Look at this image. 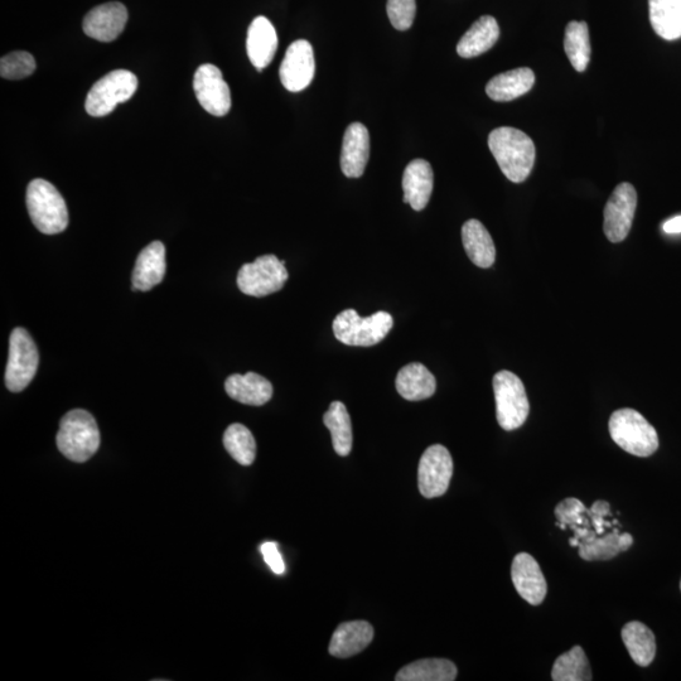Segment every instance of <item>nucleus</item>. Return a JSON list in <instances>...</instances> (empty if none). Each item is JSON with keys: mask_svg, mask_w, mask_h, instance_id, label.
I'll return each instance as SVG.
<instances>
[{"mask_svg": "<svg viewBox=\"0 0 681 681\" xmlns=\"http://www.w3.org/2000/svg\"><path fill=\"white\" fill-rule=\"evenodd\" d=\"M680 589H681V582H680Z\"/></svg>", "mask_w": 681, "mask_h": 681, "instance_id": "nucleus-40", "label": "nucleus"}, {"mask_svg": "<svg viewBox=\"0 0 681 681\" xmlns=\"http://www.w3.org/2000/svg\"><path fill=\"white\" fill-rule=\"evenodd\" d=\"M277 50L278 35L272 22L265 17L255 18L250 24L246 40V51L251 64L258 71H263L273 61Z\"/></svg>", "mask_w": 681, "mask_h": 681, "instance_id": "nucleus-19", "label": "nucleus"}, {"mask_svg": "<svg viewBox=\"0 0 681 681\" xmlns=\"http://www.w3.org/2000/svg\"><path fill=\"white\" fill-rule=\"evenodd\" d=\"M36 70V60L31 53L17 51L9 53L0 60V75L7 80H22Z\"/></svg>", "mask_w": 681, "mask_h": 681, "instance_id": "nucleus-35", "label": "nucleus"}, {"mask_svg": "<svg viewBox=\"0 0 681 681\" xmlns=\"http://www.w3.org/2000/svg\"><path fill=\"white\" fill-rule=\"evenodd\" d=\"M589 518L592 520L593 529L598 535L605 534L606 529L615 528L618 521H607V516L611 515V506L607 501L594 502L591 509L588 510Z\"/></svg>", "mask_w": 681, "mask_h": 681, "instance_id": "nucleus-37", "label": "nucleus"}, {"mask_svg": "<svg viewBox=\"0 0 681 681\" xmlns=\"http://www.w3.org/2000/svg\"><path fill=\"white\" fill-rule=\"evenodd\" d=\"M489 148L507 180H528L536 156L535 144L528 134L511 127L497 128L489 135Z\"/></svg>", "mask_w": 681, "mask_h": 681, "instance_id": "nucleus-1", "label": "nucleus"}, {"mask_svg": "<svg viewBox=\"0 0 681 681\" xmlns=\"http://www.w3.org/2000/svg\"><path fill=\"white\" fill-rule=\"evenodd\" d=\"M499 37L500 27L496 19L491 16L481 17L458 42L457 53L463 59H473L490 51L499 41Z\"/></svg>", "mask_w": 681, "mask_h": 681, "instance_id": "nucleus-24", "label": "nucleus"}, {"mask_svg": "<svg viewBox=\"0 0 681 681\" xmlns=\"http://www.w3.org/2000/svg\"><path fill=\"white\" fill-rule=\"evenodd\" d=\"M554 681H589L592 680L591 665L586 652L581 646H574L572 650L560 655L552 670Z\"/></svg>", "mask_w": 681, "mask_h": 681, "instance_id": "nucleus-32", "label": "nucleus"}, {"mask_svg": "<svg viewBox=\"0 0 681 681\" xmlns=\"http://www.w3.org/2000/svg\"><path fill=\"white\" fill-rule=\"evenodd\" d=\"M370 158L369 130L361 123H352L346 129L342 142L341 169L349 178L364 175Z\"/></svg>", "mask_w": 681, "mask_h": 681, "instance_id": "nucleus-16", "label": "nucleus"}, {"mask_svg": "<svg viewBox=\"0 0 681 681\" xmlns=\"http://www.w3.org/2000/svg\"><path fill=\"white\" fill-rule=\"evenodd\" d=\"M434 175L431 164L424 159H414L405 168L403 176L404 202L415 211H422L431 200Z\"/></svg>", "mask_w": 681, "mask_h": 681, "instance_id": "nucleus-18", "label": "nucleus"}, {"mask_svg": "<svg viewBox=\"0 0 681 681\" xmlns=\"http://www.w3.org/2000/svg\"><path fill=\"white\" fill-rule=\"evenodd\" d=\"M588 510L583 502L574 497H569L555 507V516H557V526L560 529L571 528H591L593 529L592 520L589 518Z\"/></svg>", "mask_w": 681, "mask_h": 681, "instance_id": "nucleus-34", "label": "nucleus"}, {"mask_svg": "<svg viewBox=\"0 0 681 681\" xmlns=\"http://www.w3.org/2000/svg\"><path fill=\"white\" fill-rule=\"evenodd\" d=\"M226 451L241 466L253 465L257 456V442L253 433L243 424H231L224 434Z\"/></svg>", "mask_w": 681, "mask_h": 681, "instance_id": "nucleus-33", "label": "nucleus"}, {"mask_svg": "<svg viewBox=\"0 0 681 681\" xmlns=\"http://www.w3.org/2000/svg\"><path fill=\"white\" fill-rule=\"evenodd\" d=\"M27 207L33 225L42 234H60L69 226V211L64 197L46 180L37 178L28 185Z\"/></svg>", "mask_w": 681, "mask_h": 681, "instance_id": "nucleus-3", "label": "nucleus"}, {"mask_svg": "<svg viewBox=\"0 0 681 681\" xmlns=\"http://www.w3.org/2000/svg\"><path fill=\"white\" fill-rule=\"evenodd\" d=\"M462 243L468 258L477 267L487 269L494 265L496 259L494 240L480 221L472 219L463 225Z\"/></svg>", "mask_w": 681, "mask_h": 681, "instance_id": "nucleus-25", "label": "nucleus"}, {"mask_svg": "<svg viewBox=\"0 0 681 681\" xmlns=\"http://www.w3.org/2000/svg\"><path fill=\"white\" fill-rule=\"evenodd\" d=\"M225 390L231 399L253 407H262L273 396L270 381L255 373L231 375L225 381Z\"/></svg>", "mask_w": 681, "mask_h": 681, "instance_id": "nucleus-21", "label": "nucleus"}, {"mask_svg": "<svg viewBox=\"0 0 681 681\" xmlns=\"http://www.w3.org/2000/svg\"><path fill=\"white\" fill-rule=\"evenodd\" d=\"M436 389V378L419 362L404 366L396 376V390L409 402L429 399L436 393Z\"/></svg>", "mask_w": 681, "mask_h": 681, "instance_id": "nucleus-23", "label": "nucleus"}, {"mask_svg": "<svg viewBox=\"0 0 681 681\" xmlns=\"http://www.w3.org/2000/svg\"><path fill=\"white\" fill-rule=\"evenodd\" d=\"M260 552H262L265 563L269 565V568L272 569L273 573L280 576V574L286 572V564H284L282 555L279 553L277 543H264L262 547H260Z\"/></svg>", "mask_w": 681, "mask_h": 681, "instance_id": "nucleus-38", "label": "nucleus"}, {"mask_svg": "<svg viewBox=\"0 0 681 681\" xmlns=\"http://www.w3.org/2000/svg\"><path fill=\"white\" fill-rule=\"evenodd\" d=\"M323 423L331 432L333 448L338 456H349L352 449V425L345 404L333 402L323 415Z\"/></svg>", "mask_w": 681, "mask_h": 681, "instance_id": "nucleus-30", "label": "nucleus"}, {"mask_svg": "<svg viewBox=\"0 0 681 681\" xmlns=\"http://www.w3.org/2000/svg\"><path fill=\"white\" fill-rule=\"evenodd\" d=\"M511 579L516 591L533 606L542 605L547 597L548 586L540 565L528 553H519L511 565Z\"/></svg>", "mask_w": 681, "mask_h": 681, "instance_id": "nucleus-15", "label": "nucleus"}, {"mask_svg": "<svg viewBox=\"0 0 681 681\" xmlns=\"http://www.w3.org/2000/svg\"><path fill=\"white\" fill-rule=\"evenodd\" d=\"M374 639V629L369 622L351 621L341 623L332 636L328 651L335 658L347 659L360 654Z\"/></svg>", "mask_w": 681, "mask_h": 681, "instance_id": "nucleus-20", "label": "nucleus"}, {"mask_svg": "<svg viewBox=\"0 0 681 681\" xmlns=\"http://www.w3.org/2000/svg\"><path fill=\"white\" fill-rule=\"evenodd\" d=\"M198 103L214 117H225L231 109V93L219 67L205 64L198 67L193 77Z\"/></svg>", "mask_w": 681, "mask_h": 681, "instance_id": "nucleus-12", "label": "nucleus"}, {"mask_svg": "<svg viewBox=\"0 0 681 681\" xmlns=\"http://www.w3.org/2000/svg\"><path fill=\"white\" fill-rule=\"evenodd\" d=\"M453 476L451 453L441 444H434L423 453L419 461L418 486L425 499L446 494Z\"/></svg>", "mask_w": 681, "mask_h": 681, "instance_id": "nucleus-10", "label": "nucleus"}, {"mask_svg": "<svg viewBox=\"0 0 681 681\" xmlns=\"http://www.w3.org/2000/svg\"><path fill=\"white\" fill-rule=\"evenodd\" d=\"M632 544L634 538L631 534H620V530L615 528L610 534L598 535L591 543L579 544V557L587 562L610 560L629 550Z\"/></svg>", "mask_w": 681, "mask_h": 681, "instance_id": "nucleus-27", "label": "nucleus"}, {"mask_svg": "<svg viewBox=\"0 0 681 681\" xmlns=\"http://www.w3.org/2000/svg\"><path fill=\"white\" fill-rule=\"evenodd\" d=\"M166 246L161 241H153L140 251L135 262L132 283L133 291L148 292L162 283L166 275Z\"/></svg>", "mask_w": 681, "mask_h": 681, "instance_id": "nucleus-17", "label": "nucleus"}, {"mask_svg": "<svg viewBox=\"0 0 681 681\" xmlns=\"http://www.w3.org/2000/svg\"><path fill=\"white\" fill-rule=\"evenodd\" d=\"M535 84L534 71L529 67H520L494 77L486 86V94L490 99L506 103L528 94Z\"/></svg>", "mask_w": 681, "mask_h": 681, "instance_id": "nucleus-22", "label": "nucleus"}, {"mask_svg": "<svg viewBox=\"0 0 681 681\" xmlns=\"http://www.w3.org/2000/svg\"><path fill=\"white\" fill-rule=\"evenodd\" d=\"M390 313L380 311L370 317H360L355 309H346L333 321V333L347 346L370 347L380 344L393 328Z\"/></svg>", "mask_w": 681, "mask_h": 681, "instance_id": "nucleus-5", "label": "nucleus"}, {"mask_svg": "<svg viewBox=\"0 0 681 681\" xmlns=\"http://www.w3.org/2000/svg\"><path fill=\"white\" fill-rule=\"evenodd\" d=\"M56 442L67 460L77 463L89 461L100 447L98 423L86 410H71L61 419Z\"/></svg>", "mask_w": 681, "mask_h": 681, "instance_id": "nucleus-2", "label": "nucleus"}, {"mask_svg": "<svg viewBox=\"0 0 681 681\" xmlns=\"http://www.w3.org/2000/svg\"><path fill=\"white\" fill-rule=\"evenodd\" d=\"M289 278L286 263L275 255H264L254 263L244 264L238 274V287L250 297H267L284 287Z\"/></svg>", "mask_w": 681, "mask_h": 681, "instance_id": "nucleus-8", "label": "nucleus"}, {"mask_svg": "<svg viewBox=\"0 0 681 681\" xmlns=\"http://www.w3.org/2000/svg\"><path fill=\"white\" fill-rule=\"evenodd\" d=\"M664 231L666 234H680L681 233V216L673 217L664 224Z\"/></svg>", "mask_w": 681, "mask_h": 681, "instance_id": "nucleus-39", "label": "nucleus"}, {"mask_svg": "<svg viewBox=\"0 0 681 681\" xmlns=\"http://www.w3.org/2000/svg\"><path fill=\"white\" fill-rule=\"evenodd\" d=\"M138 89L137 76L128 70H115L101 77L86 98L85 109L91 117L113 113L119 104L133 98Z\"/></svg>", "mask_w": 681, "mask_h": 681, "instance_id": "nucleus-7", "label": "nucleus"}, {"mask_svg": "<svg viewBox=\"0 0 681 681\" xmlns=\"http://www.w3.org/2000/svg\"><path fill=\"white\" fill-rule=\"evenodd\" d=\"M316 61L311 43L298 40L288 47L279 76L284 88L291 93L307 89L315 77Z\"/></svg>", "mask_w": 681, "mask_h": 681, "instance_id": "nucleus-13", "label": "nucleus"}, {"mask_svg": "<svg viewBox=\"0 0 681 681\" xmlns=\"http://www.w3.org/2000/svg\"><path fill=\"white\" fill-rule=\"evenodd\" d=\"M622 641L631 659L639 666H649L655 659L656 640L654 632L639 621L623 626Z\"/></svg>", "mask_w": 681, "mask_h": 681, "instance_id": "nucleus-26", "label": "nucleus"}, {"mask_svg": "<svg viewBox=\"0 0 681 681\" xmlns=\"http://www.w3.org/2000/svg\"><path fill=\"white\" fill-rule=\"evenodd\" d=\"M128 22L124 4L111 2L101 4L86 14L82 28L86 36L100 42H111L122 35Z\"/></svg>", "mask_w": 681, "mask_h": 681, "instance_id": "nucleus-14", "label": "nucleus"}, {"mask_svg": "<svg viewBox=\"0 0 681 681\" xmlns=\"http://www.w3.org/2000/svg\"><path fill=\"white\" fill-rule=\"evenodd\" d=\"M386 11L395 30L407 31L413 26L417 3L415 0H388Z\"/></svg>", "mask_w": 681, "mask_h": 681, "instance_id": "nucleus-36", "label": "nucleus"}, {"mask_svg": "<svg viewBox=\"0 0 681 681\" xmlns=\"http://www.w3.org/2000/svg\"><path fill=\"white\" fill-rule=\"evenodd\" d=\"M37 346L30 333L24 328H14L9 338V356L6 370V385L12 393H21L35 378L38 369Z\"/></svg>", "mask_w": 681, "mask_h": 681, "instance_id": "nucleus-9", "label": "nucleus"}, {"mask_svg": "<svg viewBox=\"0 0 681 681\" xmlns=\"http://www.w3.org/2000/svg\"><path fill=\"white\" fill-rule=\"evenodd\" d=\"M613 442L636 457H650L659 448L656 429L634 409L616 410L608 423Z\"/></svg>", "mask_w": 681, "mask_h": 681, "instance_id": "nucleus-4", "label": "nucleus"}, {"mask_svg": "<svg viewBox=\"0 0 681 681\" xmlns=\"http://www.w3.org/2000/svg\"><path fill=\"white\" fill-rule=\"evenodd\" d=\"M496 400V417L504 431H515L529 417L530 404L523 381L511 371L502 370L492 380Z\"/></svg>", "mask_w": 681, "mask_h": 681, "instance_id": "nucleus-6", "label": "nucleus"}, {"mask_svg": "<svg viewBox=\"0 0 681 681\" xmlns=\"http://www.w3.org/2000/svg\"><path fill=\"white\" fill-rule=\"evenodd\" d=\"M457 666L446 659H424L404 666L395 676L398 681H453Z\"/></svg>", "mask_w": 681, "mask_h": 681, "instance_id": "nucleus-29", "label": "nucleus"}, {"mask_svg": "<svg viewBox=\"0 0 681 681\" xmlns=\"http://www.w3.org/2000/svg\"><path fill=\"white\" fill-rule=\"evenodd\" d=\"M564 50L574 70L584 72L591 61V40L586 22H569L565 28Z\"/></svg>", "mask_w": 681, "mask_h": 681, "instance_id": "nucleus-31", "label": "nucleus"}, {"mask_svg": "<svg viewBox=\"0 0 681 681\" xmlns=\"http://www.w3.org/2000/svg\"><path fill=\"white\" fill-rule=\"evenodd\" d=\"M650 22L666 41L681 37V0H649Z\"/></svg>", "mask_w": 681, "mask_h": 681, "instance_id": "nucleus-28", "label": "nucleus"}, {"mask_svg": "<svg viewBox=\"0 0 681 681\" xmlns=\"http://www.w3.org/2000/svg\"><path fill=\"white\" fill-rule=\"evenodd\" d=\"M637 207V192L631 183H621L612 192L605 207L603 231L611 243H621L629 236Z\"/></svg>", "mask_w": 681, "mask_h": 681, "instance_id": "nucleus-11", "label": "nucleus"}]
</instances>
